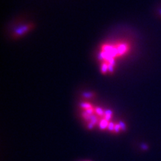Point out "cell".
I'll return each instance as SVG.
<instances>
[{"mask_svg":"<svg viewBox=\"0 0 161 161\" xmlns=\"http://www.w3.org/2000/svg\"><path fill=\"white\" fill-rule=\"evenodd\" d=\"M132 50V44L126 39L113 40L101 44L97 52V59L102 73H112L117 62L126 58Z\"/></svg>","mask_w":161,"mask_h":161,"instance_id":"6da1fadb","label":"cell"}]
</instances>
